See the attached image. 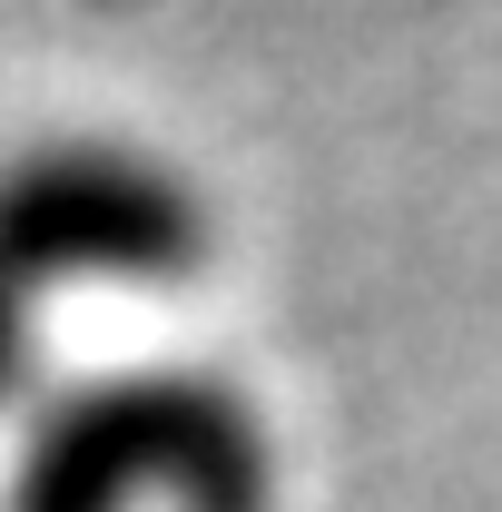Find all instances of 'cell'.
Wrapping results in <instances>:
<instances>
[{"mask_svg":"<svg viewBox=\"0 0 502 512\" xmlns=\"http://www.w3.org/2000/svg\"><path fill=\"white\" fill-rule=\"evenodd\" d=\"M138 493H168L178 512H276L256 414L217 375L148 365L60 394L10 473V512H128Z\"/></svg>","mask_w":502,"mask_h":512,"instance_id":"obj_1","label":"cell"},{"mask_svg":"<svg viewBox=\"0 0 502 512\" xmlns=\"http://www.w3.org/2000/svg\"><path fill=\"white\" fill-rule=\"evenodd\" d=\"M207 227L197 197L128 148H40L0 168V276L40 286H168L188 276Z\"/></svg>","mask_w":502,"mask_h":512,"instance_id":"obj_2","label":"cell"},{"mask_svg":"<svg viewBox=\"0 0 502 512\" xmlns=\"http://www.w3.org/2000/svg\"><path fill=\"white\" fill-rule=\"evenodd\" d=\"M30 384V296L0 276V404Z\"/></svg>","mask_w":502,"mask_h":512,"instance_id":"obj_3","label":"cell"}]
</instances>
